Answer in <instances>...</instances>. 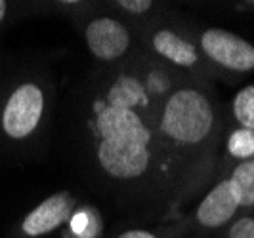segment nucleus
<instances>
[{"label": "nucleus", "instance_id": "9", "mask_svg": "<svg viewBox=\"0 0 254 238\" xmlns=\"http://www.w3.org/2000/svg\"><path fill=\"white\" fill-rule=\"evenodd\" d=\"M247 160H254V130L241 128V126L235 124H228L226 136H224V143H222L220 174L224 170H228L229 166L247 162Z\"/></svg>", "mask_w": 254, "mask_h": 238}, {"label": "nucleus", "instance_id": "15", "mask_svg": "<svg viewBox=\"0 0 254 238\" xmlns=\"http://www.w3.org/2000/svg\"><path fill=\"white\" fill-rule=\"evenodd\" d=\"M220 238H254V213H241L237 219H233L222 233H218Z\"/></svg>", "mask_w": 254, "mask_h": 238}, {"label": "nucleus", "instance_id": "3", "mask_svg": "<svg viewBox=\"0 0 254 238\" xmlns=\"http://www.w3.org/2000/svg\"><path fill=\"white\" fill-rule=\"evenodd\" d=\"M60 113L58 84L40 61L0 65V154L12 160H38L50 147Z\"/></svg>", "mask_w": 254, "mask_h": 238}, {"label": "nucleus", "instance_id": "12", "mask_svg": "<svg viewBox=\"0 0 254 238\" xmlns=\"http://www.w3.org/2000/svg\"><path fill=\"white\" fill-rule=\"evenodd\" d=\"M229 124L254 130V84L243 86L228 107Z\"/></svg>", "mask_w": 254, "mask_h": 238}, {"label": "nucleus", "instance_id": "11", "mask_svg": "<svg viewBox=\"0 0 254 238\" xmlns=\"http://www.w3.org/2000/svg\"><path fill=\"white\" fill-rule=\"evenodd\" d=\"M190 229L184 217L151 221L145 225H130L127 229L115 231L111 235H103L102 238H188Z\"/></svg>", "mask_w": 254, "mask_h": 238}, {"label": "nucleus", "instance_id": "1", "mask_svg": "<svg viewBox=\"0 0 254 238\" xmlns=\"http://www.w3.org/2000/svg\"><path fill=\"white\" fill-rule=\"evenodd\" d=\"M172 73L140 57L94 67L64 101V143L86 185L149 221L182 217L155 128V111Z\"/></svg>", "mask_w": 254, "mask_h": 238}, {"label": "nucleus", "instance_id": "5", "mask_svg": "<svg viewBox=\"0 0 254 238\" xmlns=\"http://www.w3.org/2000/svg\"><path fill=\"white\" fill-rule=\"evenodd\" d=\"M100 212L75 190H56L29 208L10 229L8 238H102Z\"/></svg>", "mask_w": 254, "mask_h": 238}, {"label": "nucleus", "instance_id": "6", "mask_svg": "<svg viewBox=\"0 0 254 238\" xmlns=\"http://www.w3.org/2000/svg\"><path fill=\"white\" fill-rule=\"evenodd\" d=\"M73 27L98 69H117L143 57L138 29L111 12L105 2H94L90 12Z\"/></svg>", "mask_w": 254, "mask_h": 238}, {"label": "nucleus", "instance_id": "14", "mask_svg": "<svg viewBox=\"0 0 254 238\" xmlns=\"http://www.w3.org/2000/svg\"><path fill=\"white\" fill-rule=\"evenodd\" d=\"M38 13V2H10L0 0V33L23 21L29 15Z\"/></svg>", "mask_w": 254, "mask_h": 238}, {"label": "nucleus", "instance_id": "17", "mask_svg": "<svg viewBox=\"0 0 254 238\" xmlns=\"http://www.w3.org/2000/svg\"><path fill=\"white\" fill-rule=\"evenodd\" d=\"M188 238H220L218 235H212V237H199V235H190Z\"/></svg>", "mask_w": 254, "mask_h": 238}, {"label": "nucleus", "instance_id": "2", "mask_svg": "<svg viewBox=\"0 0 254 238\" xmlns=\"http://www.w3.org/2000/svg\"><path fill=\"white\" fill-rule=\"evenodd\" d=\"M228 107L214 84L170 75L155 111L157 138L180 215L220 174Z\"/></svg>", "mask_w": 254, "mask_h": 238}, {"label": "nucleus", "instance_id": "16", "mask_svg": "<svg viewBox=\"0 0 254 238\" xmlns=\"http://www.w3.org/2000/svg\"><path fill=\"white\" fill-rule=\"evenodd\" d=\"M233 10L254 13V0H251V2H235V4H233Z\"/></svg>", "mask_w": 254, "mask_h": 238}, {"label": "nucleus", "instance_id": "13", "mask_svg": "<svg viewBox=\"0 0 254 238\" xmlns=\"http://www.w3.org/2000/svg\"><path fill=\"white\" fill-rule=\"evenodd\" d=\"M233 183L237 185L241 192V206L243 212H253L254 210V160L239 162L229 166L228 170H224Z\"/></svg>", "mask_w": 254, "mask_h": 238}, {"label": "nucleus", "instance_id": "8", "mask_svg": "<svg viewBox=\"0 0 254 238\" xmlns=\"http://www.w3.org/2000/svg\"><path fill=\"white\" fill-rule=\"evenodd\" d=\"M241 213H245L241 206V192L233 179L222 172L182 217L190 229V235L212 237L222 233Z\"/></svg>", "mask_w": 254, "mask_h": 238}, {"label": "nucleus", "instance_id": "4", "mask_svg": "<svg viewBox=\"0 0 254 238\" xmlns=\"http://www.w3.org/2000/svg\"><path fill=\"white\" fill-rule=\"evenodd\" d=\"M141 55L180 78L214 84L216 76L199 50L193 21L172 6L163 15L138 27Z\"/></svg>", "mask_w": 254, "mask_h": 238}, {"label": "nucleus", "instance_id": "7", "mask_svg": "<svg viewBox=\"0 0 254 238\" xmlns=\"http://www.w3.org/2000/svg\"><path fill=\"white\" fill-rule=\"evenodd\" d=\"M193 31L199 50L216 80L235 82L254 73V44L251 40L224 27L199 25L195 21Z\"/></svg>", "mask_w": 254, "mask_h": 238}, {"label": "nucleus", "instance_id": "10", "mask_svg": "<svg viewBox=\"0 0 254 238\" xmlns=\"http://www.w3.org/2000/svg\"><path fill=\"white\" fill-rule=\"evenodd\" d=\"M105 6L117 15H121L123 19H127L136 29L153 21L155 17L163 15L166 10L172 8V4L157 0H109L105 2Z\"/></svg>", "mask_w": 254, "mask_h": 238}]
</instances>
